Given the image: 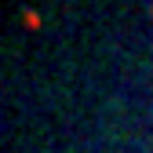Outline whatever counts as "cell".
<instances>
[{"instance_id": "cell-1", "label": "cell", "mask_w": 153, "mask_h": 153, "mask_svg": "<svg viewBox=\"0 0 153 153\" xmlns=\"http://www.w3.org/2000/svg\"><path fill=\"white\" fill-rule=\"evenodd\" d=\"M22 18H26V26H29V29H40V26H44V18L36 15V11H26Z\"/></svg>"}]
</instances>
